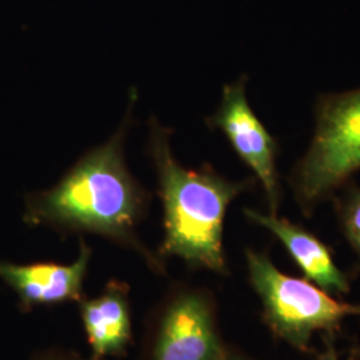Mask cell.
I'll use <instances>...</instances> for the list:
<instances>
[{
  "instance_id": "1",
  "label": "cell",
  "mask_w": 360,
  "mask_h": 360,
  "mask_svg": "<svg viewBox=\"0 0 360 360\" xmlns=\"http://www.w3.org/2000/svg\"><path fill=\"white\" fill-rule=\"evenodd\" d=\"M135 102L134 90L114 136L83 155L53 187L27 195L23 220L31 226L103 235L131 245L158 266L135 233L150 196L132 178L124 162V139Z\"/></svg>"
},
{
  "instance_id": "2",
  "label": "cell",
  "mask_w": 360,
  "mask_h": 360,
  "mask_svg": "<svg viewBox=\"0 0 360 360\" xmlns=\"http://www.w3.org/2000/svg\"><path fill=\"white\" fill-rule=\"evenodd\" d=\"M169 136L171 129L151 117L148 154L158 174L165 211L160 254L180 257L198 269L224 272L226 212L240 193L257 184V180L233 181L220 175L211 165L183 167L172 155Z\"/></svg>"
},
{
  "instance_id": "3",
  "label": "cell",
  "mask_w": 360,
  "mask_h": 360,
  "mask_svg": "<svg viewBox=\"0 0 360 360\" xmlns=\"http://www.w3.org/2000/svg\"><path fill=\"white\" fill-rule=\"evenodd\" d=\"M314 116L309 147L288 178L304 217H311L360 172V87L321 94Z\"/></svg>"
},
{
  "instance_id": "4",
  "label": "cell",
  "mask_w": 360,
  "mask_h": 360,
  "mask_svg": "<svg viewBox=\"0 0 360 360\" xmlns=\"http://www.w3.org/2000/svg\"><path fill=\"white\" fill-rule=\"evenodd\" d=\"M245 262L264 322L272 334L297 351L311 352L315 333L334 336L347 316H360V304L340 302L306 278L284 274L267 252L247 248Z\"/></svg>"
},
{
  "instance_id": "5",
  "label": "cell",
  "mask_w": 360,
  "mask_h": 360,
  "mask_svg": "<svg viewBox=\"0 0 360 360\" xmlns=\"http://www.w3.org/2000/svg\"><path fill=\"white\" fill-rule=\"evenodd\" d=\"M248 77L242 75L223 87L215 114L206 119L207 127L220 131L233 151L262 184L270 214L278 215L282 200L278 169L279 143L257 117L247 99Z\"/></svg>"
},
{
  "instance_id": "6",
  "label": "cell",
  "mask_w": 360,
  "mask_h": 360,
  "mask_svg": "<svg viewBox=\"0 0 360 360\" xmlns=\"http://www.w3.org/2000/svg\"><path fill=\"white\" fill-rule=\"evenodd\" d=\"M226 354L205 296L184 294L169 304L156 338L154 360H223Z\"/></svg>"
},
{
  "instance_id": "7",
  "label": "cell",
  "mask_w": 360,
  "mask_h": 360,
  "mask_svg": "<svg viewBox=\"0 0 360 360\" xmlns=\"http://www.w3.org/2000/svg\"><path fill=\"white\" fill-rule=\"evenodd\" d=\"M90 247L80 242V252L71 264L30 263L16 264L0 260V278L8 284L26 307L77 300L90 263Z\"/></svg>"
},
{
  "instance_id": "8",
  "label": "cell",
  "mask_w": 360,
  "mask_h": 360,
  "mask_svg": "<svg viewBox=\"0 0 360 360\" xmlns=\"http://www.w3.org/2000/svg\"><path fill=\"white\" fill-rule=\"evenodd\" d=\"M245 218L270 231L282 245L304 278L331 295L349 292L347 275L335 263L333 252L322 240L291 220L245 208Z\"/></svg>"
},
{
  "instance_id": "9",
  "label": "cell",
  "mask_w": 360,
  "mask_h": 360,
  "mask_svg": "<svg viewBox=\"0 0 360 360\" xmlns=\"http://www.w3.org/2000/svg\"><path fill=\"white\" fill-rule=\"evenodd\" d=\"M84 328L96 358L120 355L131 340L127 294L122 284H110L102 295L80 306Z\"/></svg>"
},
{
  "instance_id": "10",
  "label": "cell",
  "mask_w": 360,
  "mask_h": 360,
  "mask_svg": "<svg viewBox=\"0 0 360 360\" xmlns=\"http://www.w3.org/2000/svg\"><path fill=\"white\" fill-rule=\"evenodd\" d=\"M333 199L340 231L358 257L360 267V187L348 183Z\"/></svg>"
},
{
  "instance_id": "11",
  "label": "cell",
  "mask_w": 360,
  "mask_h": 360,
  "mask_svg": "<svg viewBox=\"0 0 360 360\" xmlns=\"http://www.w3.org/2000/svg\"><path fill=\"white\" fill-rule=\"evenodd\" d=\"M334 336H327L324 335V349L318 355L316 360H339V356L336 354L334 343H333ZM347 360H354L351 356Z\"/></svg>"
},
{
  "instance_id": "12",
  "label": "cell",
  "mask_w": 360,
  "mask_h": 360,
  "mask_svg": "<svg viewBox=\"0 0 360 360\" xmlns=\"http://www.w3.org/2000/svg\"><path fill=\"white\" fill-rule=\"evenodd\" d=\"M223 360H248L245 359V356H242V355H238V354H231V352H227L226 354V356H224V359Z\"/></svg>"
},
{
  "instance_id": "13",
  "label": "cell",
  "mask_w": 360,
  "mask_h": 360,
  "mask_svg": "<svg viewBox=\"0 0 360 360\" xmlns=\"http://www.w3.org/2000/svg\"><path fill=\"white\" fill-rule=\"evenodd\" d=\"M351 358L354 360H360V347L355 348L351 354Z\"/></svg>"
},
{
  "instance_id": "14",
  "label": "cell",
  "mask_w": 360,
  "mask_h": 360,
  "mask_svg": "<svg viewBox=\"0 0 360 360\" xmlns=\"http://www.w3.org/2000/svg\"><path fill=\"white\" fill-rule=\"evenodd\" d=\"M51 360H58V359H51ZM60 360H62V359H60Z\"/></svg>"
}]
</instances>
